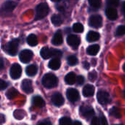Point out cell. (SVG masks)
I'll list each match as a JSON object with an SVG mask.
<instances>
[{"mask_svg":"<svg viewBox=\"0 0 125 125\" xmlns=\"http://www.w3.org/2000/svg\"><path fill=\"white\" fill-rule=\"evenodd\" d=\"M2 67H3V61H2V59L0 58V70L2 69Z\"/></svg>","mask_w":125,"mask_h":125,"instance_id":"44","label":"cell"},{"mask_svg":"<svg viewBox=\"0 0 125 125\" xmlns=\"http://www.w3.org/2000/svg\"><path fill=\"white\" fill-rule=\"evenodd\" d=\"M90 5L94 8H99L101 6L102 0H88Z\"/></svg>","mask_w":125,"mask_h":125,"instance_id":"31","label":"cell"},{"mask_svg":"<svg viewBox=\"0 0 125 125\" xmlns=\"http://www.w3.org/2000/svg\"><path fill=\"white\" fill-rule=\"evenodd\" d=\"M125 25H122V26H119L117 29H116V35L118 36V37H120V36H122V35H125Z\"/></svg>","mask_w":125,"mask_h":125,"instance_id":"32","label":"cell"},{"mask_svg":"<svg viewBox=\"0 0 125 125\" xmlns=\"http://www.w3.org/2000/svg\"><path fill=\"white\" fill-rule=\"evenodd\" d=\"M49 6L46 3H41L36 7L35 20H41L45 18L49 13Z\"/></svg>","mask_w":125,"mask_h":125,"instance_id":"2","label":"cell"},{"mask_svg":"<svg viewBox=\"0 0 125 125\" xmlns=\"http://www.w3.org/2000/svg\"><path fill=\"white\" fill-rule=\"evenodd\" d=\"M61 65V62L60 61L59 59H57V58H54L52 59L49 63V67L53 70H57L60 68Z\"/></svg>","mask_w":125,"mask_h":125,"instance_id":"18","label":"cell"},{"mask_svg":"<svg viewBox=\"0 0 125 125\" xmlns=\"http://www.w3.org/2000/svg\"><path fill=\"white\" fill-rule=\"evenodd\" d=\"M72 122L69 117H63L59 121L60 125H71Z\"/></svg>","mask_w":125,"mask_h":125,"instance_id":"30","label":"cell"},{"mask_svg":"<svg viewBox=\"0 0 125 125\" xmlns=\"http://www.w3.org/2000/svg\"><path fill=\"white\" fill-rule=\"evenodd\" d=\"M81 115L87 119H91L94 115V111L91 106L83 105L80 108Z\"/></svg>","mask_w":125,"mask_h":125,"instance_id":"7","label":"cell"},{"mask_svg":"<svg viewBox=\"0 0 125 125\" xmlns=\"http://www.w3.org/2000/svg\"><path fill=\"white\" fill-rule=\"evenodd\" d=\"M33 56V53L29 50H24L19 54L20 61L23 63H28L29 62Z\"/></svg>","mask_w":125,"mask_h":125,"instance_id":"9","label":"cell"},{"mask_svg":"<svg viewBox=\"0 0 125 125\" xmlns=\"http://www.w3.org/2000/svg\"><path fill=\"white\" fill-rule=\"evenodd\" d=\"M76 79H77V76L74 73H69L65 77V81L69 85L74 84L76 82Z\"/></svg>","mask_w":125,"mask_h":125,"instance_id":"19","label":"cell"},{"mask_svg":"<svg viewBox=\"0 0 125 125\" xmlns=\"http://www.w3.org/2000/svg\"><path fill=\"white\" fill-rule=\"evenodd\" d=\"M105 15H106L107 18L111 21H115L118 18V12H117V10L115 8L112 7H108L106 9Z\"/></svg>","mask_w":125,"mask_h":125,"instance_id":"13","label":"cell"},{"mask_svg":"<svg viewBox=\"0 0 125 125\" xmlns=\"http://www.w3.org/2000/svg\"><path fill=\"white\" fill-rule=\"evenodd\" d=\"M68 100L71 103L77 102L80 100V94L79 92L75 89H69L66 92Z\"/></svg>","mask_w":125,"mask_h":125,"instance_id":"8","label":"cell"},{"mask_svg":"<svg viewBox=\"0 0 125 125\" xmlns=\"http://www.w3.org/2000/svg\"><path fill=\"white\" fill-rule=\"evenodd\" d=\"M6 121V118L4 116V115L3 114H0V125L4 124Z\"/></svg>","mask_w":125,"mask_h":125,"instance_id":"41","label":"cell"},{"mask_svg":"<svg viewBox=\"0 0 125 125\" xmlns=\"http://www.w3.org/2000/svg\"><path fill=\"white\" fill-rule=\"evenodd\" d=\"M94 91L95 89L94 87V86L91 85V84H87L84 86L83 89V96L88 97H91L94 94Z\"/></svg>","mask_w":125,"mask_h":125,"instance_id":"15","label":"cell"},{"mask_svg":"<svg viewBox=\"0 0 125 125\" xmlns=\"http://www.w3.org/2000/svg\"><path fill=\"white\" fill-rule=\"evenodd\" d=\"M63 35H62V33L60 31H57L53 38H52V42L53 45H60L63 43Z\"/></svg>","mask_w":125,"mask_h":125,"instance_id":"16","label":"cell"},{"mask_svg":"<svg viewBox=\"0 0 125 125\" xmlns=\"http://www.w3.org/2000/svg\"><path fill=\"white\" fill-rule=\"evenodd\" d=\"M16 6H17V3L15 1H7L3 4L1 11L3 12H10L15 8Z\"/></svg>","mask_w":125,"mask_h":125,"instance_id":"11","label":"cell"},{"mask_svg":"<svg viewBox=\"0 0 125 125\" xmlns=\"http://www.w3.org/2000/svg\"><path fill=\"white\" fill-rule=\"evenodd\" d=\"M18 94V91L15 88H10L9 90H7V92L6 93V96L10 100L14 99L15 97H16V96Z\"/></svg>","mask_w":125,"mask_h":125,"instance_id":"26","label":"cell"},{"mask_svg":"<svg viewBox=\"0 0 125 125\" xmlns=\"http://www.w3.org/2000/svg\"><path fill=\"white\" fill-rule=\"evenodd\" d=\"M27 43L30 46H35L38 45V38L35 34H30L28 36L27 39Z\"/></svg>","mask_w":125,"mask_h":125,"instance_id":"25","label":"cell"},{"mask_svg":"<svg viewBox=\"0 0 125 125\" xmlns=\"http://www.w3.org/2000/svg\"><path fill=\"white\" fill-rule=\"evenodd\" d=\"M13 116L16 119H18V120H21L22 119L24 118V116H26V113L23 110H15L13 113Z\"/></svg>","mask_w":125,"mask_h":125,"instance_id":"27","label":"cell"},{"mask_svg":"<svg viewBox=\"0 0 125 125\" xmlns=\"http://www.w3.org/2000/svg\"><path fill=\"white\" fill-rule=\"evenodd\" d=\"M123 11L125 12V1L123 3Z\"/></svg>","mask_w":125,"mask_h":125,"instance_id":"46","label":"cell"},{"mask_svg":"<svg viewBox=\"0 0 125 125\" xmlns=\"http://www.w3.org/2000/svg\"><path fill=\"white\" fill-rule=\"evenodd\" d=\"M67 43L73 48L76 49L80 44V39L78 36L70 34L67 37Z\"/></svg>","mask_w":125,"mask_h":125,"instance_id":"10","label":"cell"},{"mask_svg":"<svg viewBox=\"0 0 125 125\" xmlns=\"http://www.w3.org/2000/svg\"><path fill=\"white\" fill-rule=\"evenodd\" d=\"M99 37H100V35L98 32L91 31L88 33L86 39L88 42H95V41L98 40L99 39Z\"/></svg>","mask_w":125,"mask_h":125,"instance_id":"17","label":"cell"},{"mask_svg":"<svg viewBox=\"0 0 125 125\" xmlns=\"http://www.w3.org/2000/svg\"><path fill=\"white\" fill-rule=\"evenodd\" d=\"M19 41L18 39H14L8 42L6 45V51L10 56H15L18 53Z\"/></svg>","mask_w":125,"mask_h":125,"instance_id":"3","label":"cell"},{"mask_svg":"<svg viewBox=\"0 0 125 125\" xmlns=\"http://www.w3.org/2000/svg\"><path fill=\"white\" fill-rule=\"evenodd\" d=\"M89 25L94 28H99L102 26V18L99 15H91L89 18Z\"/></svg>","mask_w":125,"mask_h":125,"instance_id":"5","label":"cell"},{"mask_svg":"<svg viewBox=\"0 0 125 125\" xmlns=\"http://www.w3.org/2000/svg\"><path fill=\"white\" fill-rule=\"evenodd\" d=\"M51 21H52V23H53V25L56 26H58L62 24L63 23V18L60 15H53L52 18H51Z\"/></svg>","mask_w":125,"mask_h":125,"instance_id":"24","label":"cell"},{"mask_svg":"<svg viewBox=\"0 0 125 125\" xmlns=\"http://www.w3.org/2000/svg\"><path fill=\"white\" fill-rule=\"evenodd\" d=\"M100 121H101V125H108V121H107L106 118L104 116H102Z\"/></svg>","mask_w":125,"mask_h":125,"instance_id":"40","label":"cell"},{"mask_svg":"<svg viewBox=\"0 0 125 125\" xmlns=\"http://www.w3.org/2000/svg\"><path fill=\"white\" fill-rule=\"evenodd\" d=\"M97 78V74L95 71H93L88 74V78L91 81H94Z\"/></svg>","mask_w":125,"mask_h":125,"instance_id":"35","label":"cell"},{"mask_svg":"<svg viewBox=\"0 0 125 125\" xmlns=\"http://www.w3.org/2000/svg\"><path fill=\"white\" fill-rule=\"evenodd\" d=\"M32 103L35 106L38 108H43L45 105V102L43 99L40 96H35L32 99Z\"/></svg>","mask_w":125,"mask_h":125,"instance_id":"20","label":"cell"},{"mask_svg":"<svg viewBox=\"0 0 125 125\" xmlns=\"http://www.w3.org/2000/svg\"><path fill=\"white\" fill-rule=\"evenodd\" d=\"M76 82L77 83V84H78L79 86L83 85V84L84 83V82H85V78H84V77L82 76V75H79V76L77 78V79H76Z\"/></svg>","mask_w":125,"mask_h":125,"instance_id":"36","label":"cell"},{"mask_svg":"<svg viewBox=\"0 0 125 125\" xmlns=\"http://www.w3.org/2000/svg\"><path fill=\"white\" fill-rule=\"evenodd\" d=\"M7 87V83L4 81L1 80V79L0 78V91L5 89Z\"/></svg>","mask_w":125,"mask_h":125,"instance_id":"39","label":"cell"},{"mask_svg":"<svg viewBox=\"0 0 125 125\" xmlns=\"http://www.w3.org/2000/svg\"><path fill=\"white\" fill-rule=\"evenodd\" d=\"M41 56L44 59H48L52 57V48L44 47L41 51Z\"/></svg>","mask_w":125,"mask_h":125,"instance_id":"21","label":"cell"},{"mask_svg":"<svg viewBox=\"0 0 125 125\" xmlns=\"http://www.w3.org/2000/svg\"><path fill=\"white\" fill-rule=\"evenodd\" d=\"M67 62L68 64L71 66H74L78 63V59H77V57L75 56H70L68 57L67 59Z\"/></svg>","mask_w":125,"mask_h":125,"instance_id":"29","label":"cell"},{"mask_svg":"<svg viewBox=\"0 0 125 125\" xmlns=\"http://www.w3.org/2000/svg\"><path fill=\"white\" fill-rule=\"evenodd\" d=\"M52 1H55V2H58V1H60V0H51Z\"/></svg>","mask_w":125,"mask_h":125,"instance_id":"47","label":"cell"},{"mask_svg":"<svg viewBox=\"0 0 125 125\" xmlns=\"http://www.w3.org/2000/svg\"><path fill=\"white\" fill-rule=\"evenodd\" d=\"M99 51V46L98 45H92L87 48V53L91 56H96Z\"/></svg>","mask_w":125,"mask_h":125,"instance_id":"22","label":"cell"},{"mask_svg":"<svg viewBox=\"0 0 125 125\" xmlns=\"http://www.w3.org/2000/svg\"><path fill=\"white\" fill-rule=\"evenodd\" d=\"M38 125H51V123L49 122V121L46 120V121H44L43 122H40Z\"/></svg>","mask_w":125,"mask_h":125,"instance_id":"43","label":"cell"},{"mask_svg":"<svg viewBox=\"0 0 125 125\" xmlns=\"http://www.w3.org/2000/svg\"><path fill=\"white\" fill-rule=\"evenodd\" d=\"M37 72H38V67L35 64L29 65L26 68V73L29 76H34V75H35Z\"/></svg>","mask_w":125,"mask_h":125,"instance_id":"23","label":"cell"},{"mask_svg":"<svg viewBox=\"0 0 125 125\" xmlns=\"http://www.w3.org/2000/svg\"><path fill=\"white\" fill-rule=\"evenodd\" d=\"M97 100L101 105H107L110 103V95L107 92L99 91L97 93Z\"/></svg>","mask_w":125,"mask_h":125,"instance_id":"6","label":"cell"},{"mask_svg":"<svg viewBox=\"0 0 125 125\" xmlns=\"http://www.w3.org/2000/svg\"><path fill=\"white\" fill-rule=\"evenodd\" d=\"M57 78L52 73L46 74L42 78V84L47 89H52L57 85Z\"/></svg>","mask_w":125,"mask_h":125,"instance_id":"1","label":"cell"},{"mask_svg":"<svg viewBox=\"0 0 125 125\" xmlns=\"http://www.w3.org/2000/svg\"><path fill=\"white\" fill-rule=\"evenodd\" d=\"M110 114L115 116V117H117V118H119L121 117V114H120V112L116 108H113L111 111H110Z\"/></svg>","mask_w":125,"mask_h":125,"instance_id":"34","label":"cell"},{"mask_svg":"<svg viewBox=\"0 0 125 125\" xmlns=\"http://www.w3.org/2000/svg\"><path fill=\"white\" fill-rule=\"evenodd\" d=\"M21 89L27 94H30L33 92L32 82L29 79H25L21 83Z\"/></svg>","mask_w":125,"mask_h":125,"instance_id":"12","label":"cell"},{"mask_svg":"<svg viewBox=\"0 0 125 125\" xmlns=\"http://www.w3.org/2000/svg\"></svg>","mask_w":125,"mask_h":125,"instance_id":"50","label":"cell"},{"mask_svg":"<svg viewBox=\"0 0 125 125\" xmlns=\"http://www.w3.org/2000/svg\"><path fill=\"white\" fill-rule=\"evenodd\" d=\"M72 29H73V31H75L76 33H82L84 31V27L83 24H81L80 23H74L72 26Z\"/></svg>","mask_w":125,"mask_h":125,"instance_id":"28","label":"cell"},{"mask_svg":"<svg viewBox=\"0 0 125 125\" xmlns=\"http://www.w3.org/2000/svg\"><path fill=\"white\" fill-rule=\"evenodd\" d=\"M124 96L125 97V92H124Z\"/></svg>","mask_w":125,"mask_h":125,"instance_id":"49","label":"cell"},{"mask_svg":"<svg viewBox=\"0 0 125 125\" xmlns=\"http://www.w3.org/2000/svg\"><path fill=\"white\" fill-rule=\"evenodd\" d=\"M72 125H82V124H81V122H80L78 121H76V122H74V124Z\"/></svg>","mask_w":125,"mask_h":125,"instance_id":"45","label":"cell"},{"mask_svg":"<svg viewBox=\"0 0 125 125\" xmlns=\"http://www.w3.org/2000/svg\"><path fill=\"white\" fill-rule=\"evenodd\" d=\"M91 125H101V121L98 117H93L91 120Z\"/></svg>","mask_w":125,"mask_h":125,"instance_id":"37","label":"cell"},{"mask_svg":"<svg viewBox=\"0 0 125 125\" xmlns=\"http://www.w3.org/2000/svg\"><path fill=\"white\" fill-rule=\"evenodd\" d=\"M63 53L57 49H52V57L59 59L62 56Z\"/></svg>","mask_w":125,"mask_h":125,"instance_id":"33","label":"cell"},{"mask_svg":"<svg viewBox=\"0 0 125 125\" xmlns=\"http://www.w3.org/2000/svg\"><path fill=\"white\" fill-rule=\"evenodd\" d=\"M21 73H22V70L18 64H14L12 65L10 70V75L13 79L16 80L19 78L21 75Z\"/></svg>","mask_w":125,"mask_h":125,"instance_id":"4","label":"cell"},{"mask_svg":"<svg viewBox=\"0 0 125 125\" xmlns=\"http://www.w3.org/2000/svg\"><path fill=\"white\" fill-rule=\"evenodd\" d=\"M108 4L112 7H117L119 4V0H108Z\"/></svg>","mask_w":125,"mask_h":125,"instance_id":"38","label":"cell"},{"mask_svg":"<svg viewBox=\"0 0 125 125\" xmlns=\"http://www.w3.org/2000/svg\"><path fill=\"white\" fill-rule=\"evenodd\" d=\"M123 70L125 72V63L124 64V65H123Z\"/></svg>","mask_w":125,"mask_h":125,"instance_id":"48","label":"cell"},{"mask_svg":"<svg viewBox=\"0 0 125 125\" xmlns=\"http://www.w3.org/2000/svg\"><path fill=\"white\" fill-rule=\"evenodd\" d=\"M52 102L56 106H61L64 104V98L60 93H55L52 97Z\"/></svg>","mask_w":125,"mask_h":125,"instance_id":"14","label":"cell"},{"mask_svg":"<svg viewBox=\"0 0 125 125\" xmlns=\"http://www.w3.org/2000/svg\"><path fill=\"white\" fill-rule=\"evenodd\" d=\"M83 67H84L85 69L88 70V69H89V67H90V64H89V63H88V62H83Z\"/></svg>","mask_w":125,"mask_h":125,"instance_id":"42","label":"cell"}]
</instances>
